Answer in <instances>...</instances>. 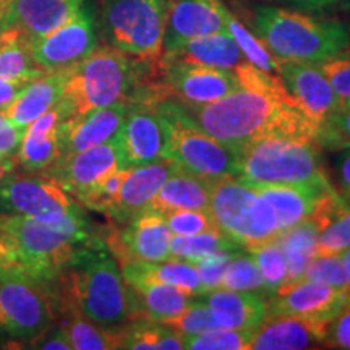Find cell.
<instances>
[{
  "label": "cell",
  "instance_id": "6da1fadb",
  "mask_svg": "<svg viewBox=\"0 0 350 350\" xmlns=\"http://www.w3.org/2000/svg\"><path fill=\"white\" fill-rule=\"evenodd\" d=\"M232 70L239 81L234 91L214 103L185 106L206 133L232 151L273 135L318 143L321 130L288 94L279 75L247 59Z\"/></svg>",
  "mask_w": 350,
  "mask_h": 350
},
{
  "label": "cell",
  "instance_id": "7a4b0ae2",
  "mask_svg": "<svg viewBox=\"0 0 350 350\" xmlns=\"http://www.w3.org/2000/svg\"><path fill=\"white\" fill-rule=\"evenodd\" d=\"M55 308L103 326L137 321L138 310L129 284L106 245L83 250L52 284Z\"/></svg>",
  "mask_w": 350,
  "mask_h": 350
},
{
  "label": "cell",
  "instance_id": "3957f363",
  "mask_svg": "<svg viewBox=\"0 0 350 350\" xmlns=\"http://www.w3.org/2000/svg\"><path fill=\"white\" fill-rule=\"evenodd\" d=\"M0 224L10 245L15 274L46 287H51L85 248L104 245L83 211L60 224L0 214Z\"/></svg>",
  "mask_w": 350,
  "mask_h": 350
},
{
  "label": "cell",
  "instance_id": "277c9868",
  "mask_svg": "<svg viewBox=\"0 0 350 350\" xmlns=\"http://www.w3.org/2000/svg\"><path fill=\"white\" fill-rule=\"evenodd\" d=\"M151 64L126 55L109 44L98 46L81 62L64 70L59 104L68 119L120 100L129 103L135 86Z\"/></svg>",
  "mask_w": 350,
  "mask_h": 350
},
{
  "label": "cell",
  "instance_id": "5b68a950",
  "mask_svg": "<svg viewBox=\"0 0 350 350\" xmlns=\"http://www.w3.org/2000/svg\"><path fill=\"white\" fill-rule=\"evenodd\" d=\"M253 26L279 60L319 64L350 47V28L342 21L318 20L287 8L256 7Z\"/></svg>",
  "mask_w": 350,
  "mask_h": 350
},
{
  "label": "cell",
  "instance_id": "8992f818",
  "mask_svg": "<svg viewBox=\"0 0 350 350\" xmlns=\"http://www.w3.org/2000/svg\"><path fill=\"white\" fill-rule=\"evenodd\" d=\"M237 178L265 183L332 185L321 146L308 138L265 137L235 151Z\"/></svg>",
  "mask_w": 350,
  "mask_h": 350
},
{
  "label": "cell",
  "instance_id": "52a82bcc",
  "mask_svg": "<svg viewBox=\"0 0 350 350\" xmlns=\"http://www.w3.org/2000/svg\"><path fill=\"white\" fill-rule=\"evenodd\" d=\"M165 126V157L185 170L208 180L237 177V154L206 133L175 99L156 104Z\"/></svg>",
  "mask_w": 350,
  "mask_h": 350
},
{
  "label": "cell",
  "instance_id": "ba28073f",
  "mask_svg": "<svg viewBox=\"0 0 350 350\" xmlns=\"http://www.w3.org/2000/svg\"><path fill=\"white\" fill-rule=\"evenodd\" d=\"M209 211L217 229L247 252L281 237L273 206L237 177L213 182Z\"/></svg>",
  "mask_w": 350,
  "mask_h": 350
},
{
  "label": "cell",
  "instance_id": "9c48e42d",
  "mask_svg": "<svg viewBox=\"0 0 350 350\" xmlns=\"http://www.w3.org/2000/svg\"><path fill=\"white\" fill-rule=\"evenodd\" d=\"M167 16L169 0H100V29L109 46L138 60H159Z\"/></svg>",
  "mask_w": 350,
  "mask_h": 350
},
{
  "label": "cell",
  "instance_id": "30bf717a",
  "mask_svg": "<svg viewBox=\"0 0 350 350\" xmlns=\"http://www.w3.org/2000/svg\"><path fill=\"white\" fill-rule=\"evenodd\" d=\"M54 318L51 287L18 274H0V332L34 340L51 329Z\"/></svg>",
  "mask_w": 350,
  "mask_h": 350
},
{
  "label": "cell",
  "instance_id": "8fae6325",
  "mask_svg": "<svg viewBox=\"0 0 350 350\" xmlns=\"http://www.w3.org/2000/svg\"><path fill=\"white\" fill-rule=\"evenodd\" d=\"M81 204L47 175H8L0 183V214L25 216L46 224H60L75 216Z\"/></svg>",
  "mask_w": 350,
  "mask_h": 350
},
{
  "label": "cell",
  "instance_id": "7c38bea8",
  "mask_svg": "<svg viewBox=\"0 0 350 350\" xmlns=\"http://www.w3.org/2000/svg\"><path fill=\"white\" fill-rule=\"evenodd\" d=\"M28 47L34 62L47 73L72 68L98 47V31L93 15L83 5L54 31L29 41Z\"/></svg>",
  "mask_w": 350,
  "mask_h": 350
},
{
  "label": "cell",
  "instance_id": "4fadbf2b",
  "mask_svg": "<svg viewBox=\"0 0 350 350\" xmlns=\"http://www.w3.org/2000/svg\"><path fill=\"white\" fill-rule=\"evenodd\" d=\"M122 167H138L165 157V126L156 104L130 103L116 135Z\"/></svg>",
  "mask_w": 350,
  "mask_h": 350
},
{
  "label": "cell",
  "instance_id": "5bb4252c",
  "mask_svg": "<svg viewBox=\"0 0 350 350\" xmlns=\"http://www.w3.org/2000/svg\"><path fill=\"white\" fill-rule=\"evenodd\" d=\"M278 75L287 88L288 94L321 131L327 122L344 107L345 99L338 96L325 73L319 70L318 64L281 60Z\"/></svg>",
  "mask_w": 350,
  "mask_h": 350
},
{
  "label": "cell",
  "instance_id": "9a60e30c",
  "mask_svg": "<svg viewBox=\"0 0 350 350\" xmlns=\"http://www.w3.org/2000/svg\"><path fill=\"white\" fill-rule=\"evenodd\" d=\"M172 232L163 214L144 213L126 222L124 229L113 230L104 245L119 266L126 261H164L170 256Z\"/></svg>",
  "mask_w": 350,
  "mask_h": 350
},
{
  "label": "cell",
  "instance_id": "2e32d148",
  "mask_svg": "<svg viewBox=\"0 0 350 350\" xmlns=\"http://www.w3.org/2000/svg\"><path fill=\"white\" fill-rule=\"evenodd\" d=\"M120 167L119 150L116 139H112L99 146L65 154L44 174L78 201L104 177Z\"/></svg>",
  "mask_w": 350,
  "mask_h": 350
},
{
  "label": "cell",
  "instance_id": "e0dca14e",
  "mask_svg": "<svg viewBox=\"0 0 350 350\" xmlns=\"http://www.w3.org/2000/svg\"><path fill=\"white\" fill-rule=\"evenodd\" d=\"M347 306L344 292L326 284L301 281L284 287L268 300V317L292 314L318 321H332Z\"/></svg>",
  "mask_w": 350,
  "mask_h": 350
},
{
  "label": "cell",
  "instance_id": "ac0fdd59",
  "mask_svg": "<svg viewBox=\"0 0 350 350\" xmlns=\"http://www.w3.org/2000/svg\"><path fill=\"white\" fill-rule=\"evenodd\" d=\"M332 321H318L292 314H274L261 323L253 334L250 350H300L321 347Z\"/></svg>",
  "mask_w": 350,
  "mask_h": 350
},
{
  "label": "cell",
  "instance_id": "d6986e66",
  "mask_svg": "<svg viewBox=\"0 0 350 350\" xmlns=\"http://www.w3.org/2000/svg\"><path fill=\"white\" fill-rule=\"evenodd\" d=\"M129 106L130 103L120 100L112 106L65 119L59 130L62 156L112 142L125 119Z\"/></svg>",
  "mask_w": 350,
  "mask_h": 350
},
{
  "label": "cell",
  "instance_id": "ffe728a7",
  "mask_svg": "<svg viewBox=\"0 0 350 350\" xmlns=\"http://www.w3.org/2000/svg\"><path fill=\"white\" fill-rule=\"evenodd\" d=\"M67 119L59 103L33 120L23 131V138L16 151V163L26 172H46L62 157L60 125Z\"/></svg>",
  "mask_w": 350,
  "mask_h": 350
},
{
  "label": "cell",
  "instance_id": "44dd1931",
  "mask_svg": "<svg viewBox=\"0 0 350 350\" xmlns=\"http://www.w3.org/2000/svg\"><path fill=\"white\" fill-rule=\"evenodd\" d=\"M175 167L177 165L169 159L131 167L120 193L113 200L106 216L112 217L119 224H126L135 217L148 213L157 190Z\"/></svg>",
  "mask_w": 350,
  "mask_h": 350
},
{
  "label": "cell",
  "instance_id": "7402d4cb",
  "mask_svg": "<svg viewBox=\"0 0 350 350\" xmlns=\"http://www.w3.org/2000/svg\"><path fill=\"white\" fill-rule=\"evenodd\" d=\"M253 188L273 206L278 217L279 230L286 232L299 222L310 217L318 203L332 185H295V183H265L239 178Z\"/></svg>",
  "mask_w": 350,
  "mask_h": 350
},
{
  "label": "cell",
  "instance_id": "603a6c76",
  "mask_svg": "<svg viewBox=\"0 0 350 350\" xmlns=\"http://www.w3.org/2000/svg\"><path fill=\"white\" fill-rule=\"evenodd\" d=\"M86 0H10L7 20L25 41L46 36L72 18Z\"/></svg>",
  "mask_w": 350,
  "mask_h": 350
},
{
  "label": "cell",
  "instance_id": "cb8c5ba5",
  "mask_svg": "<svg viewBox=\"0 0 350 350\" xmlns=\"http://www.w3.org/2000/svg\"><path fill=\"white\" fill-rule=\"evenodd\" d=\"M159 60L232 70L243 62L245 55L234 38L227 31H222L182 41L170 49L163 51Z\"/></svg>",
  "mask_w": 350,
  "mask_h": 350
},
{
  "label": "cell",
  "instance_id": "d4e9b609",
  "mask_svg": "<svg viewBox=\"0 0 350 350\" xmlns=\"http://www.w3.org/2000/svg\"><path fill=\"white\" fill-rule=\"evenodd\" d=\"M200 299L213 310L219 327L258 329L268 318V300L256 292L214 288Z\"/></svg>",
  "mask_w": 350,
  "mask_h": 350
},
{
  "label": "cell",
  "instance_id": "484cf974",
  "mask_svg": "<svg viewBox=\"0 0 350 350\" xmlns=\"http://www.w3.org/2000/svg\"><path fill=\"white\" fill-rule=\"evenodd\" d=\"M222 31H226V26L221 15L203 0H169L163 51L187 39Z\"/></svg>",
  "mask_w": 350,
  "mask_h": 350
},
{
  "label": "cell",
  "instance_id": "4316f807",
  "mask_svg": "<svg viewBox=\"0 0 350 350\" xmlns=\"http://www.w3.org/2000/svg\"><path fill=\"white\" fill-rule=\"evenodd\" d=\"M64 72H51L26 83L16 98L3 109V116L20 129H26L33 120L55 106L64 88Z\"/></svg>",
  "mask_w": 350,
  "mask_h": 350
},
{
  "label": "cell",
  "instance_id": "83f0119b",
  "mask_svg": "<svg viewBox=\"0 0 350 350\" xmlns=\"http://www.w3.org/2000/svg\"><path fill=\"white\" fill-rule=\"evenodd\" d=\"M213 182L175 167L165 178L148 211L165 214L172 209H209Z\"/></svg>",
  "mask_w": 350,
  "mask_h": 350
},
{
  "label": "cell",
  "instance_id": "f1b7e54d",
  "mask_svg": "<svg viewBox=\"0 0 350 350\" xmlns=\"http://www.w3.org/2000/svg\"><path fill=\"white\" fill-rule=\"evenodd\" d=\"M126 284L130 286L135 304H137L138 319L167 323L178 317L195 299L182 288L164 282L139 279V281H130Z\"/></svg>",
  "mask_w": 350,
  "mask_h": 350
},
{
  "label": "cell",
  "instance_id": "f546056e",
  "mask_svg": "<svg viewBox=\"0 0 350 350\" xmlns=\"http://www.w3.org/2000/svg\"><path fill=\"white\" fill-rule=\"evenodd\" d=\"M126 282L130 281H156L175 286L185 291L188 295H203V286L198 269L193 262L169 258L164 261H126L120 266Z\"/></svg>",
  "mask_w": 350,
  "mask_h": 350
},
{
  "label": "cell",
  "instance_id": "4dcf8cb0",
  "mask_svg": "<svg viewBox=\"0 0 350 350\" xmlns=\"http://www.w3.org/2000/svg\"><path fill=\"white\" fill-rule=\"evenodd\" d=\"M318 235L319 227L312 219H305V221L282 232L281 237L278 239L287 261V282L284 284V287L301 281L306 265L314 256Z\"/></svg>",
  "mask_w": 350,
  "mask_h": 350
},
{
  "label": "cell",
  "instance_id": "1f68e13d",
  "mask_svg": "<svg viewBox=\"0 0 350 350\" xmlns=\"http://www.w3.org/2000/svg\"><path fill=\"white\" fill-rule=\"evenodd\" d=\"M64 327L72 349L75 350H113L122 349L126 325L103 326L75 313L65 314Z\"/></svg>",
  "mask_w": 350,
  "mask_h": 350
},
{
  "label": "cell",
  "instance_id": "d6a6232c",
  "mask_svg": "<svg viewBox=\"0 0 350 350\" xmlns=\"http://www.w3.org/2000/svg\"><path fill=\"white\" fill-rule=\"evenodd\" d=\"M130 350H182L183 336L164 323L138 319L126 325L124 345Z\"/></svg>",
  "mask_w": 350,
  "mask_h": 350
},
{
  "label": "cell",
  "instance_id": "836d02e7",
  "mask_svg": "<svg viewBox=\"0 0 350 350\" xmlns=\"http://www.w3.org/2000/svg\"><path fill=\"white\" fill-rule=\"evenodd\" d=\"M239 250V245L232 242L221 230L203 232L196 235H172V240H170V256L190 262L214 255V253Z\"/></svg>",
  "mask_w": 350,
  "mask_h": 350
},
{
  "label": "cell",
  "instance_id": "e575fe53",
  "mask_svg": "<svg viewBox=\"0 0 350 350\" xmlns=\"http://www.w3.org/2000/svg\"><path fill=\"white\" fill-rule=\"evenodd\" d=\"M46 73V70L34 62L28 42L21 36L0 51V78L2 80L26 85Z\"/></svg>",
  "mask_w": 350,
  "mask_h": 350
},
{
  "label": "cell",
  "instance_id": "d590c367",
  "mask_svg": "<svg viewBox=\"0 0 350 350\" xmlns=\"http://www.w3.org/2000/svg\"><path fill=\"white\" fill-rule=\"evenodd\" d=\"M208 5H211L219 15H221L222 21H224L226 31L234 38V41L239 44V47L242 49L245 59L250 60L255 65H265L269 60V52L266 49L265 44L261 42V39L253 34L250 29L240 21L237 16L232 13L229 8L226 7V3L222 0H203Z\"/></svg>",
  "mask_w": 350,
  "mask_h": 350
},
{
  "label": "cell",
  "instance_id": "8d00e7d4",
  "mask_svg": "<svg viewBox=\"0 0 350 350\" xmlns=\"http://www.w3.org/2000/svg\"><path fill=\"white\" fill-rule=\"evenodd\" d=\"M260 269L265 295L273 297L287 282V261L279 240L265 243L248 252Z\"/></svg>",
  "mask_w": 350,
  "mask_h": 350
},
{
  "label": "cell",
  "instance_id": "74e56055",
  "mask_svg": "<svg viewBox=\"0 0 350 350\" xmlns=\"http://www.w3.org/2000/svg\"><path fill=\"white\" fill-rule=\"evenodd\" d=\"M256 331V329H255ZM253 329L214 327L200 334H182L183 349L188 350H250Z\"/></svg>",
  "mask_w": 350,
  "mask_h": 350
},
{
  "label": "cell",
  "instance_id": "f35d334b",
  "mask_svg": "<svg viewBox=\"0 0 350 350\" xmlns=\"http://www.w3.org/2000/svg\"><path fill=\"white\" fill-rule=\"evenodd\" d=\"M219 287L229 288V291L256 292V294L265 295L260 269L250 253L248 255L247 253H235L227 261Z\"/></svg>",
  "mask_w": 350,
  "mask_h": 350
},
{
  "label": "cell",
  "instance_id": "ab89813d",
  "mask_svg": "<svg viewBox=\"0 0 350 350\" xmlns=\"http://www.w3.org/2000/svg\"><path fill=\"white\" fill-rule=\"evenodd\" d=\"M350 247V206H345L338 216L319 232L314 256L342 255Z\"/></svg>",
  "mask_w": 350,
  "mask_h": 350
},
{
  "label": "cell",
  "instance_id": "60d3db41",
  "mask_svg": "<svg viewBox=\"0 0 350 350\" xmlns=\"http://www.w3.org/2000/svg\"><path fill=\"white\" fill-rule=\"evenodd\" d=\"M163 216L172 235H196L219 230L209 209H172Z\"/></svg>",
  "mask_w": 350,
  "mask_h": 350
},
{
  "label": "cell",
  "instance_id": "b9f144b4",
  "mask_svg": "<svg viewBox=\"0 0 350 350\" xmlns=\"http://www.w3.org/2000/svg\"><path fill=\"white\" fill-rule=\"evenodd\" d=\"M305 281L319 282L331 286L338 291L344 292L347 275H345V266L342 255L331 256H313L306 265L304 278Z\"/></svg>",
  "mask_w": 350,
  "mask_h": 350
},
{
  "label": "cell",
  "instance_id": "7bdbcfd3",
  "mask_svg": "<svg viewBox=\"0 0 350 350\" xmlns=\"http://www.w3.org/2000/svg\"><path fill=\"white\" fill-rule=\"evenodd\" d=\"M164 325H169L175 331L180 332V334L187 336L200 334V332L219 327L213 310L198 297H196V300H191V304L178 317L172 318L170 321L164 323Z\"/></svg>",
  "mask_w": 350,
  "mask_h": 350
},
{
  "label": "cell",
  "instance_id": "ee69618b",
  "mask_svg": "<svg viewBox=\"0 0 350 350\" xmlns=\"http://www.w3.org/2000/svg\"><path fill=\"white\" fill-rule=\"evenodd\" d=\"M327 81L342 99H350V52H342L318 64Z\"/></svg>",
  "mask_w": 350,
  "mask_h": 350
},
{
  "label": "cell",
  "instance_id": "f6af8a7d",
  "mask_svg": "<svg viewBox=\"0 0 350 350\" xmlns=\"http://www.w3.org/2000/svg\"><path fill=\"white\" fill-rule=\"evenodd\" d=\"M345 144H350V99H345L344 107L327 122L319 137V146L339 150Z\"/></svg>",
  "mask_w": 350,
  "mask_h": 350
},
{
  "label": "cell",
  "instance_id": "bcb514c9",
  "mask_svg": "<svg viewBox=\"0 0 350 350\" xmlns=\"http://www.w3.org/2000/svg\"><path fill=\"white\" fill-rule=\"evenodd\" d=\"M239 252H221L209 255L206 258H201V260L195 261V268L198 269L201 286H203V295L208 294L209 291L219 288L221 284L222 273H224L227 261Z\"/></svg>",
  "mask_w": 350,
  "mask_h": 350
},
{
  "label": "cell",
  "instance_id": "7dc6e473",
  "mask_svg": "<svg viewBox=\"0 0 350 350\" xmlns=\"http://www.w3.org/2000/svg\"><path fill=\"white\" fill-rule=\"evenodd\" d=\"M325 347L350 350V305L332 319Z\"/></svg>",
  "mask_w": 350,
  "mask_h": 350
},
{
  "label": "cell",
  "instance_id": "c3c4849f",
  "mask_svg": "<svg viewBox=\"0 0 350 350\" xmlns=\"http://www.w3.org/2000/svg\"><path fill=\"white\" fill-rule=\"evenodd\" d=\"M25 129H20L0 111V157L15 156L23 138Z\"/></svg>",
  "mask_w": 350,
  "mask_h": 350
},
{
  "label": "cell",
  "instance_id": "681fc988",
  "mask_svg": "<svg viewBox=\"0 0 350 350\" xmlns=\"http://www.w3.org/2000/svg\"><path fill=\"white\" fill-rule=\"evenodd\" d=\"M334 172L339 183V195L350 206V144L339 148V154L334 159Z\"/></svg>",
  "mask_w": 350,
  "mask_h": 350
},
{
  "label": "cell",
  "instance_id": "f907efd6",
  "mask_svg": "<svg viewBox=\"0 0 350 350\" xmlns=\"http://www.w3.org/2000/svg\"><path fill=\"white\" fill-rule=\"evenodd\" d=\"M36 347L42 350H72V344H70L65 327L60 325L42 334Z\"/></svg>",
  "mask_w": 350,
  "mask_h": 350
},
{
  "label": "cell",
  "instance_id": "816d5d0a",
  "mask_svg": "<svg viewBox=\"0 0 350 350\" xmlns=\"http://www.w3.org/2000/svg\"><path fill=\"white\" fill-rule=\"evenodd\" d=\"M0 274H15L10 245H8L7 234L5 230H3L2 224H0Z\"/></svg>",
  "mask_w": 350,
  "mask_h": 350
},
{
  "label": "cell",
  "instance_id": "f5cc1de1",
  "mask_svg": "<svg viewBox=\"0 0 350 350\" xmlns=\"http://www.w3.org/2000/svg\"><path fill=\"white\" fill-rule=\"evenodd\" d=\"M23 86L25 85H18V83H12L0 78V111H3L16 98V94L20 93Z\"/></svg>",
  "mask_w": 350,
  "mask_h": 350
},
{
  "label": "cell",
  "instance_id": "db71d44e",
  "mask_svg": "<svg viewBox=\"0 0 350 350\" xmlns=\"http://www.w3.org/2000/svg\"><path fill=\"white\" fill-rule=\"evenodd\" d=\"M294 5L304 8V10H325L336 3H340L342 0H287Z\"/></svg>",
  "mask_w": 350,
  "mask_h": 350
},
{
  "label": "cell",
  "instance_id": "11a10c76",
  "mask_svg": "<svg viewBox=\"0 0 350 350\" xmlns=\"http://www.w3.org/2000/svg\"><path fill=\"white\" fill-rule=\"evenodd\" d=\"M16 156H5L0 157V183H2L8 175L13 174V170L16 169Z\"/></svg>",
  "mask_w": 350,
  "mask_h": 350
},
{
  "label": "cell",
  "instance_id": "9f6ffc18",
  "mask_svg": "<svg viewBox=\"0 0 350 350\" xmlns=\"http://www.w3.org/2000/svg\"><path fill=\"white\" fill-rule=\"evenodd\" d=\"M20 36L21 34L18 33V29L15 28H5L3 31H0V51H2L5 46H8V44L16 41Z\"/></svg>",
  "mask_w": 350,
  "mask_h": 350
},
{
  "label": "cell",
  "instance_id": "6f0895ef",
  "mask_svg": "<svg viewBox=\"0 0 350 350\" xmlns=\"http://www.w3.org/2000/svg\"><path fill=\"white\" fill-rule=\"evenodd\" d=\"M342 260H344V266H345V275H347V282H345V288H344V297L347 305H350V247L342 253Z\"/></svg>",
  "mask_w": 350,
  "mask_h": 350
},
{
  "label": "cell",
  "instance_id": "680465c9",
  "mask_svg": "<svg viewBox=\"0 0 350 350\" xmlns=\"http://www.w3.org/2000/svg\"><path fill=\"white\" fill-rule=\"evenodd\" d=\"M8 2H10V0H0V31H3L5 28H10V26H8V20H7Z\"/></svg>",
  "mask_w": 350,
  "mask_h": 350
}]
</instances>
